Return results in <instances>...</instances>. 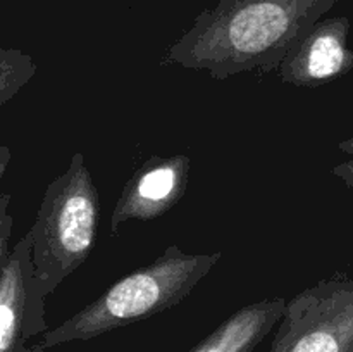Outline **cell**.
Returning <instances> with one entry per match:
<instances>
[{
  "instance_id": "cell-5",
  "label": "cell",
  "mask_w": 353,
  "mask_h": 352,
  "mask_svg": "<svg viewBox=\"0 0 353 352\" xmlns=\"http://www.w3.org/2000/svg\"><path fill=\"white\" fill-rule=\"evenodd\" d=\"M45 299L31 262V238L23 235L0 268V352H31V340L48 330Z\"/></svg>"
},
{
  "instance_id": "cell-1",
  "label": "cell",
  "mask_w": 353,
  "mask_h": 352,
  "mask_svg": "<svg viewBox=\"0 0 353 352\" xmlns=\"http://www.w3.org/2000/svg\"><path fill=\"white\" fill-rule=\"evenodd\" d=\"M340 0H219L169 47L162 66L226 79L278 71L279 62Z\"/></svg>"
},
{
  "instance_id": "cell-3",
  "label": "cell",
  "mask_w": 353,
  "mask_h": 352,
  "mask_svg": "<svg viewBox=\"0 0 353 352\" xmlns=\"http://www.w3.org/2000/svg\"><path fill=\"white\" fill-rule=\"evenodd\" d=\"M99 219V190L85 155L76 152L68 169L47 185L37 219L28 231L34 278L45 297L90 257Z\"/></svg>"
},
{
  "instance_id": "cell-10",
  "label": "cell",
  "mask_w": 353,
  "mask_h": 352,
  "mask_svg": "<svg viewBox=\"0 0 353 352\" xmlns=\"http://www.w3.org/2000/svg\"><path fill=\"white\" fill-rule=\"evenodd\" d=\"M9 193H0V268H2L3 261L10 251V235H12L14 219L9 213Z\"/></svg>"
},
{
  "instance_id": "cell-8",
  "label": "cell",
  "mask_w": 353,
  "mask_h": 352,
  "mask_svg": "<svg viewBox=\"0 0 353 352\" xmlns=\"http://www.w3.org/2000/svg\"><path fill=\"white\" fill-rule=\"evenodd\" d=\"M286 299L257 300L231 314L190 352H254L285 313Z\"/></svg>"
},
{
  "instance_id": "cell-6",
  "label": "cell",
  "mask_w": 353,
  "mask_h": 352,
  "mask_svg": "<svg viewBox=\"0 0 353 352\" xmlns=\"http://www.w3.org/2000/svg\"><path fill=\"white\" fill-rule=\"evenodd\" d=\"M192 161L186 155H152L131 175L110 216L116 237L126 221H152L164 216L186 193Z\"/></svg>"
},
{
  "instance_id": "cell-4",
  "label": "cell",
  "mask_w": 353,
  "mask_h": 352,
  "mask_svg": "<svg viewBox=\"0 0 353 352\" xmlns=\"http://www.w3.org/2000/svg\"><path fill=\"white\" fill-rule=\"evenodd\" d=\"M269 352H353V275H334L286 300Z\"/></svg>"
},
{
  "instance_id": "cell-12",
  "label": "cell",
  "mask_w": 353,
  "mask_h": 352,
  "mask_svg": "<svg viewBox=\"0 0 353 352\" xmlns=\"http://www.w3.org/2000/svg\"><path fill=\"white\" fill-rule=\"evenodd\" d=\"M10 157H12V154H10V148L6 147V145H0V182H2L7 168H9Z\"/></svg>"
},
{
  "instance_id": "cell-7",
  "label": "cell",
  "mask_w": 353,
  "mask_h": 352,
  "mask_svg": "<svg viewBox=\"0 0 353 352\" xmlns=\"http://www.w3.org/2000/svg\"><path fill=\"white\" fill-rule=\"evenodd\" d=\"M348 33L350 19L345 16L327 17L314 24L279 62L281 81L302 88H316L353 71Z\"/></svg>"
},
{
  "instance_id": "cell-11",
  "label": "cell",
  "mask_w": 353,
  "mask_h": 352,
  "mask_svg": "<svg viewBox=\"0 0 353 352\" xmlns=\"http://www.w3.org/2000/svg\"><path fill=\"white\" fill-rule=\"evenodd\" d=\"M338 148L347 155V161L334 166V168L331 169V173H333L336 178H340L348 188L353 190V137L340 141V144H338Z\"/></svg>"
},
{
  "instance_id": "cell-2",
  "label": "cell",
  "mask_w": 353,
  "mask_h": 352,
  "mask_svg": "<svg viewBox=\"0 0 353 352\" xmlns=\"http://www.w3.org/2000/svg\"><path fill=\"white\" fill-rule=\"evenodd\" d=\"M221 257L223 252L186 254L178 245H169L154 262L117 280L99 299L45 331L31 352L90 340L178 306Z\"/></svg>"
},
{
  "instance_id": "cell-9",
  "label": "cell",
  "mask_w": 353,
  "mask_h": 352,
  "mask_svg": "<svg viewBox=\"0 0 353 352\" xmlns=\"http://www.w3.org/2000/svg\"><path fill=\"white\" fill-rule=\"evenodd\" d=\"M37 75L33 57L16 48H0V106L17 95Z\"/></svg>"
}]
</instances>
